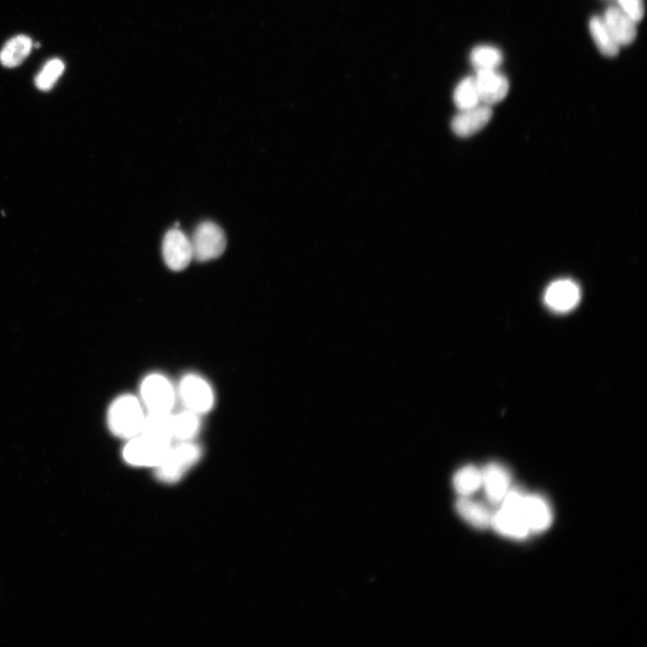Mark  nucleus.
<instances>
[{
	"label": "nucleus",
	"mask_w": 647,
	"mask_h": 647,
	"mask_svg": "<svg viewBox=\"0 0 647 647\" xmlns=\"http://www.w3.org/2000/svg\"><path fill=\"white\" fill-rule=\"evenodd\" d=\"M145 407L139 398L133 394L117 397L108 410V426L117 437L129 439L141 432L145 418Z\"/></svg>",
	"instance_id": "1"
},
{
	"label": "nucleus",
	"mask_w": 647,
	"mask_h": 647,
	"mask_svg": "<svg viewBox=\"0 0 647 647\" xmlns=\"http://www.w3.org/2000/svg\"><path fill=\"white\" fill-rule=\"evenodd\" d=\"M202 449L193 440L173 442L165 457L155 468L161 482L173 483L182 477L200 459Z\"/></svg>",
	"instance_id": "2"
},
{
	"label": "nucleus",
	"mask_w": 647,
	"mask_h": 647,
	"mask_svg": "<svg viewBox=\"0 0 647 647\" xmlns=\"http://www.w3.org/2000/svg\"><path fill=\"white\" fill-rule=\"evenodd\" d=\"M172 443L167 439L139 433L127 440L122 456L134 466L156 467L165 457Z\"/></svg>",
	"instance_id": "3"
},
{
	"label": "nucleus",
	"mask_w": 647,
	"mask_h": 647,
	"mask_svg": "<svg viewBox=\"0 0 647 647\" xmlns=\"http://www.w3.org/2000/svg\"><path fill=\"white\" fill-rule=\"evenodd\" d=\"M177 397L184 409L199 414L210 412L215 403V394L210 384L195 373L184 375L177 387Z\"/></svg>",
	"instance_id": "4"
},
{
	"label": "nucleus",
	"mask_w": 647,
	"mask_h": 647,
	"mask_svg": "<svg viewBox=\"0 0 647 647\" xmlns=\"http://www.w3.org/2000/svg\"><path fill=\"white\" fill-rule=\"evenodd\" d=\"M139 395L145 409L151 412H172L177 398L176 388L161 373H151L144 377Z\"/></svg>",
	"instance_id": "5"
},
{
	"label": "nucleus",
	"mask_w": 647,
	"mask_h": 647,
	"mask_svg": "<svg viewBox=\"0 0 647 647\" xmlns=\"http://www.w3.org/2000/svg\"><path fill=\"white\" fill-rule=\"evenodd\" d=\"M192 259L207 261L219 257L225 251L226 238L223 229L214 222L199 224L191 238Z\"/></svg>",
	"instance_id": "6"
},
{
	"label": "nucleus",
	"mask_w": 647,
	"mask_h": 647,
	"mask_svg": "<svg viewBox=\"0 0 647 647\" xmlns=\"http://www.w3.org/2000/svg\"><path fill=\"white\" fill-rule=\"evenodd\" d=\"M581 291L572 279H560L551 282L545 290L544 303L554 313L564 314L580 303Z\"/></svg>",
	"instance_id": "7"
},
{
	"label": "nucleus",
	"mask_w": 647,
	"mask_h": 647,
	"mask_svg": "<svg viewBox=\"0 0 647 647\" xmlns=\"http://www.w3.org/2000/svg\"><path fill=\"white\" fill-rule=\"evenodd\" d=\"M162 253L169 269L184 270L192 259L190 238L178 227L168 230L163 240Z\"/></svg>",
	"instance_id": "8"
},
{
	"label": "nucleus",
	"mask_w": 647,
	"mask_h": 647,
	"mask_svg": "<svg viewBox=\"0 0 647 647\" xmlns=\"http://www.w3.org/2000/svg\"><path fill=\"white\" fill-rule=\"evenodd\" d=\"M482 488L492 504L499 505L510 487L511 476L507 467L490 462L481 468Z\"/></svg>",
	"instance_id": "9"
},
{
	"label": "nucleus",
	"mask_w": 647,
	"mask_h": 647,
	"mask_svg": "<svg viewBox=\"0 0 647 647\" xmlns=\"http://www.w3.org/2000/svg\"><path fill=\"white\" fill-rule=\"evenodd\" d=\"M480 101L493 105L501 102L509 92V81L496 69L479 70L474 76Z\"/></svg>",
	"instance_id": "10"
},
{
	"label": "nucleus",
	"mask_w": 647,
	"mask_h": 647,
	"mask_svg": "<svg viewBox=\"0 0 647 647\" xmlns=\"http://www.w3.org/2000/svg\"><path fill=\"white\" fill-rule=\"evenodd\" d=\"M492 110L490 105L480 103L473 108L460 111L451 121L453 132L462 137H470L483 129L490 121Z\"/></svg>",
	"instance_id": "11"
},
{
	"label": "nucleus",
	"mask_w": 647,
	"mask_h": 647,
	"mask_svg": "<svg viewBox=\"0 0 647 647\" xmlns=\"http://www.w3.org/2000/svg\"><path fill=\"white\" fill-rule=\"evenodd\" d=\"M521 511L530 532H543L552 523L551 508L545 499L539 494H525Z\"/></svg>",
	"instance_id": "12"
},
{
	"label": "nucleus",
	"mask_w": 647,
	"mask_h": 647,
	"mask_svg": "<svg viewBox=\"0 0 647 647\" xmlns=\"http://www.w3.org/2000/svg\"><path fill=\"white\" fill-rule=\"evenodd\" d=\"M491 527L499 534L516 539L524 538L530 533L521 510L501 505L492 512Z\"/></svg>",
	"instance_id": "13"
},
{
	"label": "nucleus",
	"mask_w": 647,
	"mask_h": 647,
	"mask_svg": "<svg viewBox=\"0 0 647 647\" xmlns=\"http://www.w3.org/2000/svg\"><path fill=\"white\" fill-rule=\"evenodd\" d=\"M602 19L619 46L629 45L635 40L637 22L618 6H609Z\"/></svg>",
	"instance_id": "14"
},
{
	"label": "nucleus",
	"mask_w": 647,
	"mask_h": 647,
	"mask_svg": "<svg viewBox=\"0 0 647 647\" xmlns=\"http://www.w3.org/2000/svg\"><path fill=\"white\" fill-rule=\"evenodd\" d=\"M455 509L459 517L472 527L477 529H486L491 527L492 512L486 505L472 499L471 496H458Z\"/></svg>",
	"instance_id": "15"
},
{
	"label": "nucleus",
	"mask_w": 647,
	"mask_h": 647,
	"mask_svg": "<svg viewBox=\"0 0 647 647\" xmlns=\"http://www.w3.org/2000/svg\"><path fill=\"white\" fill-rule=\"evenodd\" d=\"M201 427L200 415L184 409L173 413L172 435L173 441H190L199 432Z\"/></svg>",
	"instance_id": "16"
},
{
	"label": "nucleus",
	"mask_w": 647,
	"mask_h": 647,
	"mask_svg": "<svg viewBox=\"0 0 647 647\" xmlns=\"http://www.w3.org/2000/svg\"><path fill=\"white\" fill-rule=\"evenodd\" d=\"M32 41L26 35H17L11 38L0 51V62L4 66L14 67L19 66L31 53Z\"/></svg>",
	"instance_id": "17"
},
{
	"label": "nucleus",
	"mask_w": 647,
	"mask_h": 647,
	"mask_svg": "<svg viewBox=\"0 0 647 647\" xmlns=\"http://www.w3.org/2000/svg\"><path fill=\"white\" fill-rule=\"evenodd\" d=\"M589 32L599 52L612 58L618 54L620 46L616 41L603 19L593 16L589 22Z\"/></svg>",
	"instance_id": "18"
},
{
	"label": "nucleus",
	"mask_w": 647,
	"mask_h": 647,
	"mask_svg": "<svg viewBox=\"0 0 647 647\" xmlns=\"http://www.w3.org/2000/svg\"><path fill=\"white\" fill-rule=\"evenodd\" d=\"M172 416L173 412L146 411L140 433L173 442L172 435Z\"/></svg>",
	"instance_id": "19"
},
{
	"label": "nucleus",
	"mask_w": 647,
	"mask_h": 647,
	"mask_svg": "<svg viewBox=\"0 0 647 647\" xmlns=\"http://www.w3.org/2000/svg\"><path fill=\"white\" fill-rule=\"evenodd\" d=\"M452 482L459 497L472 496L482 488L481 468L472 465H465L455 473Z\"/></svg>",
	"instance_id": "20"
},
{
	"label": "nucleus",
	"mask_w": 647,
	"mask_h": 647,
	"mask_svg": "<svg viewBox=\"0 0 647 647\" xmlns=\"http://www.w3.org/2000/svg\"><path fill=\"white\" fill-rule=\"evenodd\" d=\"M502 59L501 51L490 45L477 46L470 53V62L476 71L496 69Z\"/></svg>",
	"instance_id": "21"
},
{
	"label": "nucleus",
	"mask_w": 647,
	"mask_h": 647,
	"mask_svg": "<svg viewBox=\"0 0 647 647\" xmlns=\"http://www.w3.org/2000/svg\"><path fill=\"white\" fill-rule=\"evenodd\" d=\"M453 101L459 111L467 110L482 103L474 76H466L457 84L453 93Z\"/></svg>",
	"instance_id": "22"
},
{
	"label": "nucleus",
	"mask_w": 647,
	"mask_h": 647,
	"mask_svg": "<svg viewBox=\"0 0 647 647\" xmlns=\"http://www.w3.org/2000/svg\"><path fill=\"white\" fill-rule=\"evenodd\" d=\"M65 69L64 62L59 58L49 60L35 77L36 87L43 92L49 91Z\"/></svg>",
	"instance_id": "23"
},
{
	"label": "nucleus",
	"mask_w": 647,
	"mask_h": 647,
	"mask_svg": "<svg viewBox=\"0 0 647 647\" xmlns=\"http://www.w3.org/2000/svg\"><path fill=\"white\" fill-rule=\"evenodd\" d=\"M618 7L630 16L635 22L644 15L643 0H617Z\"/></svg>",
	"instance_id": "24"
}]
</instances>
